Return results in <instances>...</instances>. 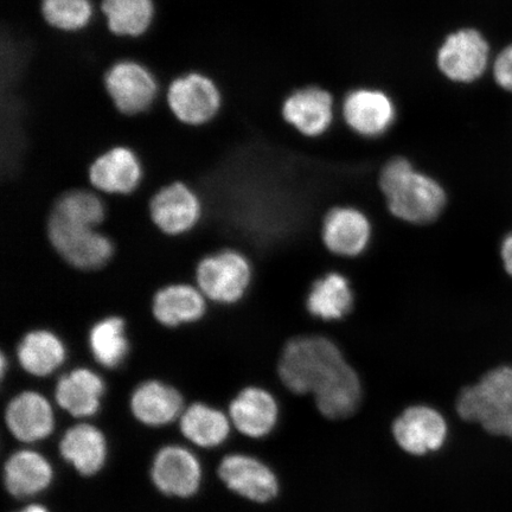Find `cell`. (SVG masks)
<instances>
[{
	"mask_svg": "<svg viewBox=\"0 0 512 512\" xmlns=\"http://www.w3.org/2000/svg\"><path fill=\"white\" fill-rule=\"evenodd\" d=\"M494 79L504 91L512 92V44L496 56Z\"/></svg>",
	"mask_w": 512,
	"mask_h": 512,
	"instance_id": "4dcf8cb0",
	"label": "cell"
},
{
	"mask_svg": "<svg viewBox=\"0 0 512 512\" xmlns=\"http://www.w3.org/2000/svg\"><path fill=\"white\" fill-rule=\"evenodd\" d=\"M198 192L183 181L170 182L153 192L147 213L158 232L169 238H181L192 232L203 217Z\"/></svg>",
	"mask_w": 512,
	"mask_h": 512,
	"instance_id": "9c48e42d",
	"label": "cell"
},
{
	"mask_svg": "<svg viewBox=\"0 0 512 512\" xmlns=\"http://www.w3.org/2000/svg\"><path fill=\"white\" fill-rule=\"evenodd\" d=\"M55 469L46 454L31 446L9 454L3 465V485L11 498L27 501L46 494L55 482Z\"/></svg>",
	"mask_w": 512,
	"mask_h": 512,
	"instance_id": "d6986e66",
	"label": "cell"
},
{
	"mask_svg": "<svg viewBox=\"0 0 512 512\" xmlns=\"http://www.w3.org/2000/svg\"><path fill=\"white\" fill-rule=\"evenodd\" d=\"M380 188L389 213L415 226L438 220L447 206V192L437 178L416 168L411 159L390 158L380 172Z\"/></svg>",
	"mask_w": 512,
	"mask_h": 512,
	"instance_id": "7a4b0ae2",
	"label": "cell"
},
{
	"mask_svg": "<svg viewBox=\"0 0 512 512\" xmlns=\"http://www.w3.org/2000/svg\"><path fill=\"white\" fill-rule=\"evenodd\" d=\"M355 304L351 281L342 272L330 271L313 281L306 298V309L320 322L334 323L350 315Z\"/></svg>",
	"mask_w": 512,
	"mask_h": 512,
	"instance_id": "484cf974",
	"label": "cell"
},
{
	"mask_svg": "<svg viewBox=\"0 0 512 512\" xmlns=\"http://www.w3.org/2000/svg\"><path fill=\"white\" fill-rule=\"evenodd\" d=\"M53 394L56 406L62 412L85 421L101 412L107 384L98 371L78 366L57 377Z\"/></svg>",
	"mask_w": 512,
	"mask_h": 512,
	"instance_id": "2e32d148",
	"label": "cell"
},
{
	"mask_svg": "<svg viewBox=\"0 0 512 512\" xmlns=\"http://www.w3.org/2000/svg\"><path fill=\"white\" fill-rule=\"evenodd\" d=\"M227 413L236 431L247 438L261 439L277 426L279 406L267 389L247 386L230 400Z\"/></svg>",
	"mask_w": 512,
	"mask_h": 512,
	"instance_id": "7402d4cb",
	"label": "cell"
},
{
	"mask_svg": "<svg viewBox=\"0 0 512 512\" xmlns=\"http://www.w3.org/2000/svg\"><path fill=\"white\" fill-rule=\"evenodd\" d=\"M88 183L101 194L125 197L142 185L145 169L142 159L131 147L117 145L102 152L88 168Z\"/></svg>",
	"mask_w": 512,
	"mask_h": 512,
	"instance_id": "9a60e30c",
	"label": "cell"
},
{
	"mask_svg": "<svg viewBox=\"0 0 512 512\" xmlns=\"http://www.w3.org/2000/svg\"><path fill=\"white\" fill-rule=\"evenodd\" d=\"M207 298L194 284L170 283L159 287L151 298L153 319L165 329H179L201 322L207 316Z\"/></svg>",
	"mask_w": 512,
	"mask_h": 512,
	"instance_id": "44dd1931",
	"label": "cell"
},
{
	"mask_svg": "<svg viewBox=\"0 0 512 512\" xmlns=\"http://www.w3.org/2000/svg\"><path fill=\"white\" fill-rule=\"evenodd\" d=\"M96 10L111 34L123 38L144 36L156 15L153 0H101Z\"/></svg>",
	"mask_w": 512,
	"mask_h": 512,
	"instance_id": "83f0119b",
	"label": "cell"
},
{
	"mask_svg": "<svg viewBox=\"0 0 512 512\" xmlns=\"http://www.w3.org/2000/svg\"><path fill=\"white\" fill-rule=\"evenodd\" d=\"M281 120L306 139L323 138L336 119L334 95L320 86H306L288 94L279 107Z\"/></svg>",
	"mask_w": 512,
	"mask_h": 512,
	"instance_id": "4fadbf2b",
	"label": "cell"
},
{
	"mask_svg": "<svg viewBox=\"0 0 512 512\" xmlns=\"http://www.w3.org/2000/svg\"><path fill=\"white\" fill-rule=\"evenodd\" d=\"M64 463L85 479L99 476L110 459V443L99 426L80 421L64 431L57 443Z\"/></svg>",
	"mask_w": 512,
	"mask_h": 512,
	"instance_id": "e0dca14e",
	"label": "cell"
},
{
	"mask_svg": "<svg viewBox=\"0 0 512 512\" xmlns=\"http://www.w3.org/2000/svg\"><path fill=\"white\" fill-rule=\"evenodd\" d=\"M149 478L159 495L175 501H190L203 488V464L191 447L165 444L152 456Z\"/></svg>",
	"mask_w": 512,
	"mask_h": 512,
	"instance_id": "8992f818",
	"label": "cell"
},
{
	"mask_svg": "<svg viewBox=\"0 0 512 512\" xmlns=\"http://www.w3.org/2000/svg\"><path fill=\"white\" fill-rule=\"evenodd\" d=\"M14 512H51L47 505L41 503H30L25 505L22 509H19Z\"/></svg>",
	"mask_w": 512,
	"mask_h": 512,
	"instance_id": "d6a6232c",
	"label": "cell"
},
{
	"mask_svg": "<svg viewBox=\"0 0 512 512\" xmlns=\"http://www.w3.org/2000/svg\"><path fill=\"white\" fill-rule=\"evenodd\" d=\"M178 428L189 445L211 451L227 443L233 425L228 413L221 408L209 402L195 401L185 407Z\"/></svg>",
	"mask_w": 512,
	"mask_h": 512,
	"instance_id": "d4e9b609",
	"label": "cell"
},
{
	"mask_svg": "<svg viewBox=\"0 0 512 512\" xmlns=\"http://www.w3.org/2000/svg\"><path fill=\"white\" fill-rule=\"evenodd\" d=\"M46 235L51 249L74 270L100 271L115 255V243L101 228L82 226L48 214Z\"/></svg>",
	"mask_w": 512,
	"mask_h": 512,
	"instance_id": "5b68a950",
	"label": "cell"
},
{
	"mask_svg": "<svg viewBox=\"0 0 512 512\" xmlns=\"http://www.w3.org/2000/svg\"><path fill=\"white\" fill-rule=\"evenodd\" d=\"M341 115L345 128L363 139L387 136L398 123L392 96L376 87H358L345 94Z\"/></svg>",
	"mask_w": 512,
	"mask_h": 512,
	"instance_id": "30bf717a",
	"label": "cell"
},
{
	"mask_svg": "<svg viewBox=\"0 0 512 512\" xmlns=\"http://www.w3.org/2000/svg\"><path fill=\"white\" fill-rule=\"evenodd\" d=\"M49 214L82 226L102 228L107 219V206L95 190L73 188L56 197Z\"/></svg>",
	"mask_w": 512,
	"mask_h": 512,
	"instance_id": "f1b7e54d",
	"label": "cell"
},
{
	"mask_svg": "<svg viewBox=\"0 0 512 512\" xmlns=\"http://www.w3.org/2000/svg\"><path fill=\"white\" fill-rule=\"evenodd\" d=\"M19 368L34 379H48L68 361L67 343L50 329H32L15 344Z\"/></svg>",
	"mask_w": 512,
	"mask_h": 512,
	"instance_id": "cb8c5ba5",
	"label": "cell"
},
{
	"mask_svg": "<svg viewBox=\"0 0 512 512\" xmlns=\"http://www.w3.org/2000/svg\"><path fill=\"white\" fill-rule=\"evenodd\" d=\"M393 434L402 450L422 456L444 445L447 424L443 415L432 407L412 406L395 420Z\"/></svg>",
	"mask_w": 512,
	"mask_h": 512,
	"instance_id": "603a6c76",
	"label": "cell"
},
{
	"mask_svg": "<svg viewBox=\"0 0 512 512\" xmlns=\"http://www.w3.org/2000/svg\"><path fill=\"white\" fill-rule=\"evenodd\" d=\"M41 14L55 30L79 32L93 22L96 6L93 0H41Z\"/></svg>",
	"mask_w": 512,
	"mask_h": 512,
	"instance_id": "f546056e",
	"label": "cell"
},
{
	"mask_svg": "<svg viewBox=\"0 0 512 512\" xmlns=\"http://www.w3.org/2000/svg\"><path fill=\"white\" fill-rule=\"evenodd\" d=\"M105 88L117 111L127 117L150 111L165 93L155 74L134 60H119L104 76Z\"/></svg>",
	"mask_w": 512,
	"mask_h": 512,
	"instance_id": "ba28073f",
	"label": "cell"
},
{
	"mask_svg": "<svg viewBox=\"0 0 512 512\" xmlns=\"http://www.w3.org/2000/svg\"><path fill=\"white\" fill-rule=\"evenodd\" d=\"M4 425L19 444L32 446L43 443L56 431L53 402L38 390H21L5 405Z\"/></svg>",
	"mask_w": 512,
	"mask_h": 512,
	"instance_id": "7c38bea8",
	"label": "cell"
},
{
	"mask_svg": "<svg viewBox=\"0 0 512 512\" xmlns=\"http://www.w3.org/2000/svg\"><path fill=\"white\" fill-rule=\"evenodd\" d=\"M277 376L296 395H313L325 418H348L360 407L361 376L339 345L328 336L294 337L281 351Z\"/></svg>",
	"mask_w": 512,
	"mask_h": 512,
	"instance_id": "6da1fadb",
	"label": "cell"
},
{
	"mask_svg": "<svg viewBox=\"0 0 512 512\" xmlns=\"http://www.w3.org/2000/svg\"><path fill=\"white\" fill-rule=\"evenodd\" d=\"M490 44L475 28H460L444 37L435 53V66L447 81L470 85L485 74Z\"/></svg>",
	"mask_w": 512,
	"mask_h": 512,
	"instance_id": "52a82bcc",
	"label": "cell"
},
{
	"mask_svg": "<svg viewBox=\"0 0 512 512\" xmlns=\"http://www.w3.org/2000/svg\"><path fill=\"white\" fill-rule=\"evenodd\" d=\"M187 405L181 390L162 379L140 381L128 398L132 418L147 428L168 427L179 418Z\"/></svg>",
	"mask_w": 512,
	"mask_h": 512,
	"instance_id": "ac0fdd59",
	"label": "cell"
},
{
	"mask_svg": "<svg viewBox=\"0 0 512 512\" xmlns=\"http://www.w3.org/2000/svg\"><path fill=\"white\" fill-rule=\"evenodd\" d=\"M216 475L228 491L246 501L264 504L278 496L277 476L270 466L251 454H226L217 464Z\"/></svg>",
	"mask_w": 512,
	"mask_h": 512,
	"instance_id": "5bb4252c",
	"label": "cell"
},
{
	"mask_svg": "<svg viewBox=\"0 0 512 512\" xmlns=\"http://www.w3.org/2000/svg\"><path fill=\"white\" fill-rule=\"evenodd\" d=\"M87 347L94 362L102 369L123 367L132 350L124 317L108 315L95 320L87 331Z\"/></svg>",
	"mask_w": 512,
	"mask_h": 512,
	"instance_id": "4316f807",
	"label": "cell"
},
{
	"mask_svg": "<svg viewBox=\"0 0 512 512\" xmlns=\"http://www.w3.org/2000/svg\"><path fill=\"white\" fill-rule=\"evenodd\" d=\"M499 259L505 273L512 278V232L504 236L501 246H499Z\"/></svg>",
	"mask_w": 512,
	"mask_h": 512,
	"instance_id": "1f68e13d",
	"label": "cell"
},
{
	"mask_svg": "<svg viewBox=\"0 0 512 512\" xmlns=\"http://www.w3.org/2000/svg\"><path fill=\"white\" fill-rule=\"evenodd\" d=\"M194 280L209 302L219 306L238 305L251 290L253 262L239 249H217L197 261Z\"/></svg>",
	"mask_w": 512,
	"mask_h": 512,
	"instance_id": "277c9868",
	"label": "cell"
},
{
	"mask_svg": "<svg viewBox=\"0 0 512 512\" xmlns=\"http://www.w3.org/2000/svg\"><path fill=\"white\" fill-rule=\"evenodd\" d=\"M373 234L370 217L354 206L332 208L322 224L324 246L331 254L343 259H355L366 253Z\"/></svg>",
	"mask_w": 512,
	"mask_h": 512,
	"instance_id": "ffe728a7",
	"label": "cell"
},
{
	"mask_svg": "<svg viewBox=\"0 0 512 512\" xmlns=\"http://www.w3.org/2000/svg\"><path fill=\"white\" fill-rule=\"evenodd\" d=\"M165 101L182 124L200 127L211 123L222 108V94L216 82L202 73L178 76L165 89Z\"/></svg>",
	"mask_w": 512,
	"mask_h": 512,
	"instance_id": "8fae6325",
	"label": "cell"
},
{
	"mask_svg": "<svg viewBox=\"0 0 512 512\" xmlns=\"http://www.w3.org/2000/svg\"><path fill=\"white\" fill-rule=\"evenodd\" d=\"M457 411L497 437L512 440V367L499 366L460 390Z\"/></svg>",
	"mask_w": 512,
	"mask_h": 512,
	"instance_id": "3957f363",
	"label": "cell"
}]
</instances>
